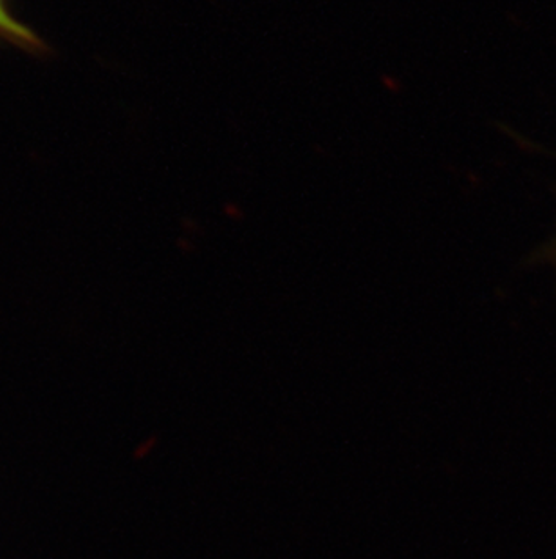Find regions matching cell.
Wrapping results in <instances>:
<instances>
[{"label": "cell", "mask_w": 556, "mask_h": 559, "mask_svg": "<svg viewBox=\"0 0 556 559\" xmlns=\"http://www.w3.org/2000/svg\"><path fill=\"white\" fill-rule=\"evenodd\" d=\"M0 40L13 44L16 48L29 51V53L48 51L43 38L13 15L8 0H0Z\"/></svg>", "instance_id": "obj_1"}]
</instances>
